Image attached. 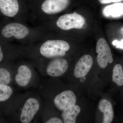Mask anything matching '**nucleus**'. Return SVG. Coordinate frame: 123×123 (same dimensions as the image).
Here are the masks:
<instances>
[{"instance_id":"nucleus-1","label":"nucleus","mask_w":123,"mask_h":123,"mask_svg":"<svg viewBox=\"0 0 123 123\" xmlns=\"http://www.w3.org/2000/svg\"><path fill=\"white\" fill-rule=\"evenodd\" d=\"M42 88V93L48 101L58 111H62L69 107L76 104V96L72 91L67 90L57 93Z\"/></svg>"},{"instance_id":"nucleus-2","label":"nucleus","mask_w":123,"mask_h":123,"mask_svg":"<svg viewBox=\"0 0 123 123\" xmlns=\"http://www.w3.org/2000/svg\"><path fill=\"white\" fill-rule=\"evenodd\" d=\"M21 101V106L18 104V108H14L13 111L18 112L14 114L20 123H29L34 119L40 108V101L35 96H30L25 98ZM12 109V108H11Z\"/></svg>"},{"instance_id":"nucleus-3","label":"nucleus","mask_w":123,"mask_h":123,"mask_svg":"<svg viewBox=\"0 0 123 123\" xmlns=\"http://www.w3.org/2000/svg\"><path fill=\"white\" fill-rule=\"evenodd\" d=\"M69 49L70 46L66 41L60 40H48L42 44L39 51L43 57L53 59L64 56Z\"/></svg>"},{"instance_id":"nucleus-4","label":"nucleus","mask_w":123,"mask_h":123,"mask_svg":"<svg viewBox=\"0 0 123 123\" xmlns=\"http://www.w3.org/2000/svg\"><path fill=\"white\" fill-rule=\"evenodd\" d=\"M85 18L75 12L73 13L66 14L61 16L56 22L57 26L63 30L73 29H80L85 24Z\"/></svg>"},{"instance_id":"nucleus-5","label":"nucleus","mask_w":123,"mask_h":123,"mask_svg":"<svg viewBox=\"0 0 123 123\" xmlns=\"http://www.w3.org/2000/svg\"><path fill=\"white\" fill-rule=\"evenodd\" d=\"M96 51L98 54L97 63L101 68H105L108 63H112L113 59L111 50L105 39L101 38L98 40L96 45Z\"/></svg>"},{"instance_id":"nucleus-6","label":"nucleus","mask_w":123,"mask_h":123,"mask_svg":"<svg viewBox=\"0 0 123 123\" xmlns=\"http://www.w3.org/2000/svg\"><path fill=\"white\" fill-rule=\"evenodd\" d=\"M68 68V64L67 60L58 57L53 59L44 69L47 75L51 77L56 78L63 75Z\"/></svg>"},{"instance_id":"nucleus-7","label":"nucleus","mask_w":123,"mask_h":123,"mask_svg":"<svg viewBox=\"0 0 123 123\" xmlns=\"http://www.w3.org/2000/svg\"><path fill=\"white\" fill-rule=\"evenodd\" d=\"M34 73L33 69L26 65H21L14 72V80L21 87H26L32 82Z\"/></svg>"},{"instance_id":"nucleus-8","label":"nucleus","mask_w":123,"mask_h":123,"mask_svg":"<svg viewBox=\"0 0 123 123\" xmlns=\"http://www.w3.org/2000/svg\"><path fill=\"white\" fill-rule=\"evenodd\" d=\"M29 29L24 25L20 23H13L7 24L2 29L1 33L5 38L14 36L17 39L24 38L28 35Z\"/></svg>"},{"instance_id":"nucleus-9","label":"nucleus","mask_w":123,"mask_h":123,"mask_svg":"<svg viewBox=\"0 0 123 123\" xmlns=\"http://www.w3.org/2000/svg\"><path fill=\"white\" fill-rule=\"evenodd\" d=\"M70 1V0H45L42 4L41 8L47 14H55L66 9Z\"/></svg>"},{"instance_id":"nucleus-10","label":"nucleus","mask_w":123,"mask_h":123,"mask_svg":"<svg viewBox=\"0 0 123 123\" xmlns=\"http://www.w3.org/2000/svg\"><path fill=\"white\" fill-rule=\"evenodd\" d=\"M93 58L90 55H85L82 56L75 65L74 69V75L76 78L85 76L92 68Z\"/></svg>"},{"instance_id":"nucleus-11","label":"nucleus","mask_w":123,"mask_h":123,"mask_svg":"<svg viewBox=\"0 0 123 123\" xmlns=\"http://www.w3.org/2000/svg\"><path fill=\"white\" fill-rule=\"evenodd\" d=\"M0 10L2 13L7 17H14L19 10L17 0H0Z\"/></svg>"},{"instance_id":"nucleus-12","label":"nucleus","mask_w":123,"mask_h":123,"mask_svg":"<svg viewBox=\"0 0 123 123\" xmlns=\"http://www.w3.org/2000/svg\"><path fill=\"white\" fill-rule=\"evenodd\" d=\"M98 108L103 114V123H111L114 119V112L111 102L107 99H101L98 103Z\"/></svg>"},{"instance_id":"nucleus-13","label":"nucleus","mask_w":123,"mask_h":123,"mask_svg":"<svg viewBox=\"0 0 123 123\" xmlns=\"http://www.w3.org/2000/svg\"><path fill=\"white\" fill-rule=\"evenodd\" d=\"M80 111V107L76 104L69 107L62 111L61 117L63 123H76L77 117Z\"/></svg>"},{"instance_id":"nucleus-14","label":"nucleus","mask_w":123,"mask_h":123,"mask_svg":"<svg viewBox=\"0 0 123 123\" xmlns=\"http://www.w3.org/2000/svg\"><path fill=\"white\" fill-rule=\"evenodd\" d=\"M47 106H45L42 111V120L45 123H63L62 119L54 114V107L53 105L47 101Z\"/></svg>"},{"instance_id":"nucleus-15","label":"nucleus","mask_w":123,"mask_h":123,"mask_svg":"<svg viewBox=\"0 0 123 123\" xmlns=\"http://www.w3.org/2000/svg\"><path fill=\"white\" fill-rule=\"evenodd\" d=\"M104 16L108 18H117L123 15V3H115L108 6L103 9Z\"/></svg>"},{"instance_id":"nucleus-16","label":"nucleus","mask_w":123,"mask_h":123,"mask_svg":"<svg viewBox=\"0 0 123 123\" xmlns=\"http://www.w3.org/2000/svg\"><path fill=\"white\" fill-rule=\"evenodd\" d=\"M14 72L4 67L0 68V84L10 85L14 78Z\"/></svg>"},{"instance_id":"nucleus-17","label":"nucleus","mask_w":123,"mask_h":123,"mask_svg":"<svg viewBox=\"0 0 123 123\" xmlns=\"http://www.w3.org/2000/svg\"><path fill=\"white\" fill-rule=\"evenodd\" d=\"M112 80L119 86L123 85V69L121 65L117 64L114 66Z\"/></svg>"},{"instance_id":"nucleus-18","label":"nucleus","mask_w":123,"mask_h":123,"mask_svg":"<svg viewBox=\"0 0 123 123\" xmlns=\"http://www.w3.org/2000/svg\"><path fill=\"white\" fill-rule=\"evenodd\" d=\"M13 91L10 85L0 84V102H6L12 95Z\"/></svg>"},{"instance_id":"nucleus-19","label":"nucleus","mask_w":123,"mask_h":123,"mask_svg":"<svg viewBox=\"0 0 123 123\" xmlns=\"http://www.w3.org/2000/svg\"><path fill=\"white\" fill-rule=\"evenodd\" d=\"M102 4H110L111 3H118L123 1V0H98Z\"/></svg>"},{"instance_id":"nucleus-20","label":"nucleus","mask_w":123,"mask_h":123,"mask_svg":"<svg viewBox=\"0 0 123 123\" xmlns=\"http://www.w3.org/2000/svg\"><path fill=\"white\" fill-rule=\"evenodd\" d=\"M4 53L2 52L1 46H0V62H1L4 59Z\"/></svg>"}]
</instances>
